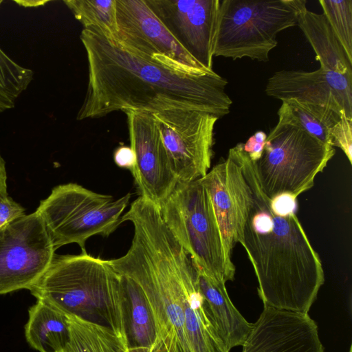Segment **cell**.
Wrapping results in <instances>:
<instances>
[{
  "instance_id": "6da1fadb",
  "label": "cell",
  "mask_w": 352,
  "mask_h": 352,
  "mask_svg": "<svg viewBox=\"0 0 352 352\" xmlns=\"http://www.w3.org/2000/svg\"><path fill=\"white\" fill-rule=\"evenodd\" d=\"M80 38L88 85L78 120L124 110H195L219 118L230 112L228 81L214 72L199 76L177 72L126 50L92 27L84 28Z\"/></svg>"
},
{
  "instance_id": "7a4b0ae2",
  "label": "cell",
  "mask_w": 352,
  "mask_h": 352,
  "mask_svg": "<svg viewBox=\"0 0 352 352\" xmlns=\"http://www.w3.org/2000/svg\"><path fill=\"white\" fill-rule=\"evenodd\" d=\"M239 153L251 194L241 245L254 267L259 297L265 306L308 314L324 284V273L296 215L298 197H267L243 143H239Z\"/></svg>"
},
{
  "instance_id": "3957f363",
  "label": "cell",
  "mask_w": 352,
  "mask_h": 352,
  "mask_svg": "<svg viewBox=\"0 0 352 352\" xmlns=\"http://www.w3.org/2000/svg\"><path fill=\"white\" fill-rule=\"evenodd\" d=\"M123 221L133 226L131 245L124 255L109 260L110 264L142 289L157 338L168 352H193L185 329L184 300L188 285L197 276L195 263L153 203L132 205Z\"/></svg>"
},
{
  "instance_id": "277c9868",
  "label": "cell",
  "mask_w": 352,
  "mask_h": 352,
  "mask_svg": "<svg viewBox=\"0 0 352 352\" xmlns=\"http://www.w3.org/2000/svg\"><path fill=\"white\" fill-rule=\"evenodd\" d=\"M29 290L37 300L66 315L110 327L127 340L122 278L109 260L87 252L54 254Z\"/></svg>"
},
{
  "instance_id": "5b68a950",
  "label": "cell",
  "mask_w": 352,
  "mask_h": 352,
  "mask_svg": "<svg viewBox=\"0 0 352 352\" xmlns=\"http://www.w3.org/2000/svg\"><path fill=\"white\" fill-rule=\"evenodd\" d=\"M305 0L220 1L213 56L269 60L282 30L297 25Z\"/></svg>"
},
{
  "instance_id": "8992f818",
  "label": "cell",
  "mask_w": 352,
  "mask_h": 352,
  "mask_svg": "<svg viewBox=\"0 0 352 352\" xmlns=\"http://www.w3.org/2000/svg\"><path fill=\"white\" fill-rule=\"evenodd\" d=\"M334 154L333 147L278 117L261 158L254 162L260 186L270 199L282 194L298 197L313 187Z\"/></svg>"
},
{
  "instance_id": "52a82bcc",
  "label": "cell",
  "mask_w": 352,
  "mask_h": 352,
  "mask_svg": "<svg viewBox=\"0 0 352 352\" xmlns=\"http://www.w3.org/2000/svg\"><path fill=\"white\" fill-rule=\"evenodd\" d=\"M131 194L119 199L95 192L74 183L54 188L36 209L54 250L77 243L86 252L85 243L94 235L109 236L122 223Z\"/></svg>"
},
{
  "instance_id": "ba28073f",
  "label": "cell",
  "mask_w": 352,
  "mask_h": 352,
  "mask_svg": "<svg viewBox=\"0 0 352 352\" xmlns=\"http://www.w3.org/2000/svg\"><path fill=\"white\" fill-rule=\"evenodd\" d=\"M159 209L197 268L217 282L230 280L212 204L200 179L178 182Z\"/></svg>"
},
{
  "instance_id": "9c48e42d",
  "label": "cell",
  "mask_w": 352,
  "mask_h": 352,
  "mask_svg": "<svg viewBox=\"0 0 352 352\" xmlns=\"http://www.w3.org/2000/svg\"><path fill=\"white\" fill-rule=\"evenodd\" d=\"M153 115L177 182L186 183L204 177L210 168L214 128L219 118L186 109Z\"/></svg>"
},
{
  "instance_id": "30bf717a",
  "label": "cell",
  "mask_w": 352,
  "mask_h": 352,
  "mask_svg": "<svg viewBox=\"0 0 352 352\" xmlns=\"http://www.w3.org/2000/svg\"><path fill=\"white\" fill-rule=\"evenodd\" d=\"M116 6L118 27L116 43L122 48L182 73L199 76L214 72L207 71L190 56L145 0H116Z\"/></svg>"
},
{
  "instance_id": "8fae6325",
  "label": "cell",
  "mask_w": 352,
  "mask_h": 352,
  "mask_svg": "<svg viewBox=\"0 0 352 352\" xmlns=\"http://www.w3.org/2000/svg\"><path fill=\"white\" fill-rule=\"evenodd\" d=\"M265 91L281 101L294 100L327 128L343 113L352 119V76L322 67L313 72H276L268 78Z\"/></svg>"
},
{
  "instance_id": "7c38bea8",
  "label": "cell",
  "mask_w": 352,
  "mask_h": 352,
  "mask_svg": "<svg viewBox=\"0 0 352 352\" xmlns=\"http://www.w3.org/2000/svg\"><path fill=\"white\" fill-rule=\"evenodd\" d=\"M55 250L40 215L25 214L0 229V294L30 287Z\"/></svg>"
},
{
  "instance_id": "4fadbf2b",
  "label": "cell",
  "mask_w": 352,
  "mask_h": 352,
  "mask_svg": "<svg viewBox=\"0 0 352 352\" xmlns=\"http://www.w3.org/2000/svg\"><path fill=\"white\" fill-rule=\"evenodd\" d=\"M199 179L212 204L221 236L227 273L232 280L236 268L231 259L232 252L236 243L243 242L251 202L250 189L239 158V144L229 150L226 160Z\"/></svg>"
},
{
  "instance_id": "5bb4252c",
  "label": "cell",
  "mask_w": 352,
  "mask_h": 352,
  "mask_svg": "<svg viewBox=\"0 0 352 352\" xmlns=\"http://www.w3.org/2000/svg\"><path fill=\"white\" fill-rule=\"evenodd\" d=\"M127 117L131 147L136 157L131 172L140 196L159 208L177 179L170 166L152 113L123 111Z\"/></svg>"
},
{
  "instance_id": "9a60e30c",
  "label": "cell",
  "mask_w": 352,
  "mask_h": 352,
  "mask_svg": "<svg viewBox=\"0 0 352 352\" xmlns=\"http://www.w3.org/2000/svg\"><path fill=\"white\" fill-rule=\"evenodd\" d=\"M179 45L212 72L219 0H145Z\"/></svg>"
},
{
  "instance_id": "2e32d148",
  "label": "cell",
  "mask_w": 352,
  "mask_h": 352,
  "mask_svg": "<svg viewBox=\"0 0 352 352\" xmlns=\"http://www.w3.org/2000/svg\"><path fill=\"white\" fill-rule=\"evenodd\" d=\"M242 346L241 352H324L308 314L265 305Z\"/></svg>"
},
{
  "instance_id": "e0dca14e",
  "label": "cell",
  "mask_w": 352,
  "mask_h": 352,
  "mask_svg": "<svg viewBox=\"0 0 352 352\" xmlns=\"http://www.w3.org/2000/svg\"><path fill=\"white\" fill-rule=\"evenodd\" d=\"M197 272L199 289L227 351L230 352L235 346H243L253 328V324L248 322L234 306L226 283L211 279L198 269Z\"/></svg>"
},
{
  "instance_id": "ac0fdd59",
  "label": "cell",
  "mask_w": 352,
  "mask_h": 352,
  "mask_svg": "<svg viewBox=\"0 0 352 352\" xmlns=\"http://www.w3.org/2000/svg\"><path fill=\"white\" fill-rule=\"evenodd\" d=\"M297 25L311 45L320 67L352 76V60L323 14L306 8L299 14Z\"/></svg>"
},
{
  "instance_id": "d6986e66",
  "label": "cell",
  "mask_w": 352,
  "mask_h": 352,
  "mask_svg": "<svg viewBox=\"0 0 352 352\" xmlns=\"http://www.w3.org/2000/svg\"><path fill=\"white\" fill-rule=\"evenodd\" d=\"M25 335L28 344L38 352H60L69 338L68 316L37 300L29 309Z\"/></svg>"
},
{
  "instance_id": "ffe728a7",
  "label": "cell",
  "mask_w": 352,
  "mask_h": 352,
  "mask_svg": "<svg viewBox=\"0 0 352 352\" xmlns=\"http://www.w3.org/2000/svg\"><path fill=\"white\" fill-rule=\"evenodd\" d=\"M124 294L125 328L129 347H151L157 329L147 299L139 285L121 275Z\"/></svg>"
},
{
  "instance_id": "44dd1931",
  "label": "cell",
  "mask_w": 352,
  "mask_h": 352,
  "mask_svg": "<svg viewBox=\"0 0 352 352\" xmlns=\"http://www.w3.org/2000/svg\"><path fill=\"white\" fill-rule=\"evenodd\" d=\"M69 338L60 352H125L127 340L110 327L67 315Z\"/></svg>"
},
{
  "instance_id": "7402d4cb",
  "label": "cell",
  "mask_w": 352,
  "mask_h": 352,
  "mask_svg": "<svg viewBox=\"0 0 352 352\" xmlns=\"http://www.w3.org/2000/svg\"><path fill=\"white\" fill-rule=\"evenodd\" d=\"M84 28H94L109 41L118 40L116 0H65Z\"/></svg>"
},
{
  "instance_id": "603a6c76",
  "label": "cell",
  "mask_w": 352,
  "mask_h": 352,
  "mask_svg": "<svg viewBox=\"0 0 352 352\" xmlns=\"http://www.w3.org/2000/svg\"><path fill=\"white\" fill-rule=\"evenodd\" d=\"M33 76L32 69L17 64L0 47V113L14 107Z\"/></svg>"
},
{
  "instance_id": "cb8c5ba5",
  "label": "cell",
  "mask_w": 352,
  "mask_h": 352,
  "mask_svg": "<svg viewBox=\"0 0 352 352\" xmlns=\"http://www.w3.org/2000/svg\"><path fill=\"white\" fill-rule=\"evenodd\" d=\"M323 14L352 60V0H319Z\"/></svg>"
},
{
  "instance_id": "d4e9b609",
  "label": "cell",
  "mask_w": 352,
  "mask_h": 352,
  "mask_svg": "<svg viewBox=\"0 0 352 352\" xmlns=\"http://www.w3.org/2000/svg\"><path fill=\"white\" fill-rule=\"evenodd\" d=\"M278 116L290 121L324 144L328 143V128L294 100L282 101Z\"/></svg>"
},
{
  "instance_id": "484cf974",
  "label": "cell",
  "mask_w": 352,
  "mask_h": 352,
  "mask_svg": "<svg viewBox=\"0 0 352 352\" xmlns=\"http://www.w3.org/2000/svg\"><path fill=\"white\" fill-rule=\"evenodd\" d=\"M328 143L342 150L350 164L352 163V119L343 113L340 120L328 128Z\"/></svg>"
},
{
  "instance_id": "4316f807",
  "label": "cell",
  "mask_w": 352,
  "mask_h": 352,
  "mask_svg": "<svg viewBox=\"0 0 352 352\" xmlns=\"http://www.w3.org/2000/svg\"><path fill=\"white\" fill-rule=\"evenodd\" d=\"M25 215V209L8 196L0 201V229Z\"/></svg>"
},
{
  "instance_id": "83f0119b",
  "label": "cell",
  "mask_w": 352,
  "mask_h": 352,
  "mask_svg": "<svg viewBox=\"0 0 352 352\" xmlns=\"http://www.w3.org/2000/svg\"><path fill=\"white\" fill-rule=\"evenodd\" d=\"M266 139V133L262 131H258L243 144L244 151L252 161L256 162L261 158Z\"/></svg>"
},
{
  "instance_id": "f1b7e54d",
  "label": "cell",
  "mask_w": 352,
  "mask_h": 352,
  "mask_svg": "<svg viewBox=\"0 0 352 352\" xmlns=\"http://www.w3.org/2000/svg\"><path fill=\"white\" fill-rule=\"evenodd\" d=\"M113 160L118 166L129 169L131 172L136 164L135 154L132 148L127 146L118 147L113 153Z\"/></svg>"
},
{
  "instance_id": "f546056e",
  "label": "cell",
  "mask_w": 352,
  "mask_h": 352,
  "mask_svg": "<svg viewBox=\"0 0 352 352\" xmlns=\"http://www.w3.org/2000/svg\"><path fill=\"white\" fill-rule=\"evenodd\" d=\"M125 352H168L164 343L157 338L151 347H128Z\"/></svg>"
},
{
  "instance_id": "4dcf8cb0",
  "label": "cell",
  "mask_w": 352,
  "mask_h": 352,
  "mask_svg": "<svg viewBox=\"0 0 352 352\" xmlns=\"http://www.w3.org/2000/svg\"><path fill=\"white\" fill-rule=\"evenodd\" d=\"M6 180L7 174L6 170V162L0 153V201L4 199L8 196Z\"/></svg>"
},
{
  "instance_id": "1f68e13d",
  "label": "cell",
  "mask_w": 352,
  "mask_h": 352,
  "mask_svg": "<svg viewBox=\"0 0 352 352\" xmlns=\"http://www.w3.org/2000/svg\"><path fill=\"white\" fill-rule=\"evenodd\" d=\"M20 6L23 7H38L44 6L48 2V1H36V0H28V1H14Z\"/></svg>"
},
{
  "instance_id": "d6a6232c",
  "label": "cell",
  "mask_w": 352,
  "mask_h": 352,
  "mask_svg": "<svg viewBox=\"0 0 352 352\" xmlns=\"http://www.w3.org/2000/svg\"><path fill=\"white\" fill-rule=\"evenodd\" d=\"M349 352H352V347H351V346H350V348H349Z\"/></svg>"
},
{
  "instance_id": "836d02e7",
  "label": "cell",
  "mask_w": 352,
  "mask_h": 352,
  "mask_svg": "<svg viewBox=\"0 0 352 352\" xmlns=\"http://www.w3.org/2000/svg\"><path fill=\"white\" fill-rule=\"evenodd\" d=\"M2 2H3V1H2V0H0V4H1Z\"/></svg>"
}]
</instances>
